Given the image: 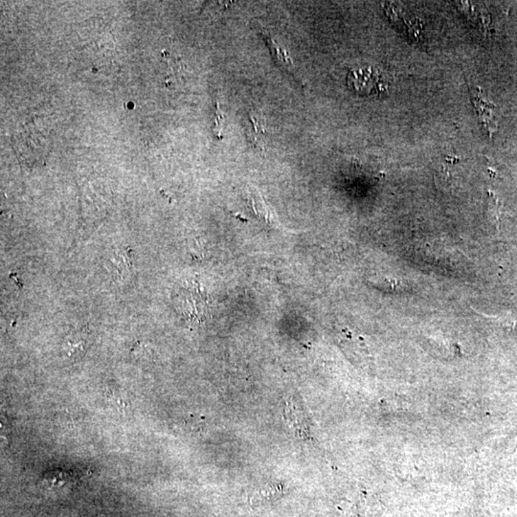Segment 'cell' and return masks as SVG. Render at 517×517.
Here are the masks:
<instances>
[{
	"instance_id": "6",
	"label": "cell",
	"mask_w": 517,
	"mask_h": 517,
	"mask_svg": "<svg viewBox=\"0 0 517 517\" xmlns=\"http://www.w3.org/2000/svg\"><path fill=\"white\" fill-rule=\"evenodd\" d=\"M133 263L134 255L131 248H124L117 251L116 257H114V265H116L119 272H129L133 268Z\"/></svg>"
},
{
	"instance_id": "5",
	"label": "cell",
	"mask_w": 517,
	"mask_h": 517,
	"mask_svg": "<svg viewBox=\"0 0 517 517\" xmlns=\"http://www.w3.org/2000/svg\"><path fill=\"white\" fill-rule=\"evenodd\" d=\"M89 349V333L80 331L69 336L65 348V355L68 358H82Z\"/></svg>"
},
{
	"instance_id": "1",
	"label": "cell",
	"mask_w": 517,
	"mask_h": 517,
	"mask_svg": "<svg viewBox=\"0 0 517 517\" xmlns=\"http://www.w3.org/2000/svg\"><path fill=\"white\" fill-rule=\"evenodd\" d=\"M177 296L179 309L189 320H206L208 316L209 304L206 295L197 287V284L180 287Z\"/></svg>"
},
{
	"instance_id": "7",
	"label": "cell",
	"mask_w": 517,
	"mask_h": 517,
	"mask_svg": "<svg viewBox=\"0 0 517 517\" xmlns=\"http://www.w3.org/2000/svg\"><path fill=\"white\" fill-rule=\"evenodd\" d=\"M268 43H270V48L272 50V55H274L275 57H278L277 58L279 60V63H281V65H284V67L289 70L290 67H292V63L290 62L289 57H287V54H285L284 51L280 50L279 48H278L276 43H275L274 41H268Z\"/></svg>"
},
{
	"instance_id": "4",
	"label": "cell",
	"mask_w": 517,
	"mask_h": 517,
	"mask_svg": "<svg viewBox=\"0 0 517 517\" xmlns=\"http://www.w3.org/2000/svg\"><path fill=\"white\" fill-rule=\"evenodd\" d=\"M248 136L256 147L263 148L267 143V121L258 112L251 111L248 117Z\"/></svg>"
},
{
	"instance_id": "2",
	"label": "cell",
	"mask_w": 517,
	"mask_h": 517,
	"mask_svg": "<svg viewBox=\"0 0 517 517\" xmlns=\"http://www.w3.org/2000/svg\"><path fill=\"white\" fill-rule=\"evenodd\" d=\"M284 415L287 426L297 437L301 440L311 438L308 417L294 397L287 399Z\"/></svg>"
},
{
	"instance_id": "3",
	"label": "cell",
	"mask_w": 517,
	"mask_h": 517,
	"mask_svg": "<svg viewBox=\"0 0 517 517\" xmlns=\"http://www.w3.org/2000/svg\"><path fill=\"white\" fill-rule=\"evenodd\" d=\"M285 494L284 486L281 483L267 482L255 490L251 495V506L257 507L263 505L272 504L281 499Z\"/></svg>"
},
{
	"instance_id": "8",
	"label": "cell",
	"mask_w": 517,
	"mask_h": 517,
	"mask_svg": "<svg viewBox=\"0 0 517 517\" xmlns=\"http://www.w3.org/2000/svg\"><path fill=\"white\" fill-rule=\"evenodd\" d=\"M107 397H109L111 406H114L117 407V408H121V407H126V406H128V402H126V399H123V397H126V396H121L120 393L119 392L114 393L109 390V396Z\"/></svg>"
}]
</instances>
